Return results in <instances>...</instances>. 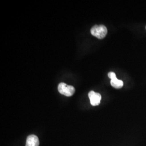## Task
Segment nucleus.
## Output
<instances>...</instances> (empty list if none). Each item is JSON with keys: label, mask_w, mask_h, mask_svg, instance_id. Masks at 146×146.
<instances>
[{"label": "nucleus", "mask_w": 146, "mask_h": 146, "mask_svg": "<svg viewBox=\"0 0 146 146\" xmlns=\"http://www.w3.org/2000/svg\"><path fill=\"white\" fill-rule=\"evenodd\" d=\"M107 28L104 25H95L90 30L92 35L99 39L104 38L107 34Z\"/></svg>", "instance_id": "nucleus-1"}, {"label": "nucleus", "mask_w": 146, "mask_h": 146, "mask_svg": "<svg viewBox=\"0 0 146 146\" xmlns=\"http://www.w3.org/2000/svg\"><path fill=\"white\" fill-rule=\"evenodd\" d=\"M58 91L60 94L66 96H72L74 94L75 89L72 86H69L64 83H60L58 86Z\"/></svg>", "instance_id": "nucleus-2"}, {"label": "nucleus", "mask_w": 146, "mask_h": 146, "mask_svg": "<svg viewBox=\"0 0 146 146\" xmlns=\"http://www.w3.org/2000/svg\"><path fill=\"white\" fill-rule=\"evenodd\" d=\"M108 77L111 79L110 81V84L112 87L116 89L121 88L123 86V82L122 80H120L117 79L116 74L114 72H110L108 74Z\"/></svg>", "instance_id": "nucleus-3"}, {"label": "nucleus", "mask_w": 146, "mask_h": 146, "mask_svg": "<svg viewBox=\"0 0 146 146\" xmlns=\"http://www.w3.org/2000/svg\"><path fill=\"white\" fill-rule=\"evenodd\" d=\"M88 96L90 104L93 106H96L99 105L101 100V95L98 93H95L94 91H90L89 92Z\"/></svg>", "instance_id": "nucleus-4"}, {"label": "nucleus", "mask_w": 146, "mask_h": 146, "mask_svg": "<svg viewBox=\"0 0 146 146\" xmlns=\"http://www.w3.org/2000/svg\"><path fill=\"white\" fill-rule=\"evenodd\" d=\"M39 145L40 142L37 136L31 135L27 137L26 146H39Z\"/></svg>", "instance_id": "nucleus-5"}]
</instances>
